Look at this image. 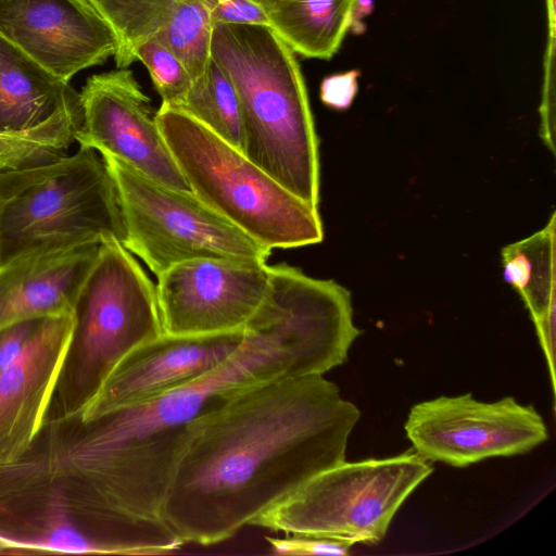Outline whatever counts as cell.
<instances>
[{"instance_id": "6da1fadb", "label": "cell", "mask_w": 556, "mask_h": 556, "mask_svg": "<svg viewBox=\"0 0 556 556\" xmlns=\"http://www.w3.org/2000/svg\"><path fill=\"white\" fill-rule=\"evenodd\" d=\"M359 333L351 301L336 282L271 265L242 343L217 368L147 403L72 418L74 465L91 502L114 518L165 522L176 465L204 417L251 388L324 375L345 362Z\"/></svg>"}, {"instance_id": "7a4b0ae2", "label": "cell", "mask_w": 556, "mask_h": 556, "mask_svg": "<svg viewBox=\"0 0 556 556\" xmlns=\"http://www.w3.org/2000/svg\"><path fill=\"white\" fill-rule=\"evenodd\" d=\"M359 416L319 374L241 392L195 426L175 468L164 521L184 544L230 539L343 463Z\"/></svg>"}, {"instance_id": "3957f363", "label": "cell", "mask_w": 556, "mask_h": 556, "mask_svg": "<svg viewBox=\"0 0 556 556\" xmlns=\"http://www.w3.org/2000/svg\"><path fill=\"white\" fill-rule=\"evenodd\" d=\"M211 58L237 91L242 153L318 208V137L295 53L267 25L213 23Z\"/></svg>"}, {"instance_id": "277c9868", "label": "cell", "mask_w": 556, "mask_h": 556, "mask_svg": "<svg viewBox=\"0 0 556 556\" xmlns=\"http://www.w3.org/2000/svg\"><path fill=\"white\" fill-rule=\"evenodd\" d=\"M162 333L155 285L118 240L102 241L75 300L49 409L80 413L126 354Z\"/></svg>"}, {"instance_id": "5b68a950", "label": "cell", "mask_w": 556, "mask_h": 556, "mask_svg": "<svg viewBox=\"0 0 556 556\" xmlns=\"http://www.w3.org/2000/svg\"><path fill=\"white\" fill-rule=\"evenodd\" d=\"M157 125L190 190L268 250L323 240L318 208L305 203L204 125L161 104Z\"/></svg>"}, {"instance_id": "8992f818", "label": "cell", "mask_w": 556, "mask_h": 556, "mask_svg": "<svg viewBox=\"0 0 556 556\" xmlns=\"http://www.w3.org/2000/svg\"><path fill=\"white\" fill-rule=\"evenodd\" d=\"M121 243L125 227L113 178L102 156L73 154L0 170V265L47 245Z\"/></svg>"}, {"instance_id": "52a82bcc", "label": "cell", "mask_w": 556, "mask_h": 556, "mask_svg": "<svg viewBox=\"0 0 556 556\" xmlns=\"http://www.w3.org/2000/svg\"><path fill=\"white\" fill-rule=\"evenodd\" d=\"M433 468L417 452L343 462L307 480L250 526L355 543L380 542L395 513Z\"/></svg>"}, {"instance_id": "ba28073f", "label": "cell", "mask_w": 556, "mask_h": 556, "mask_svg": "<svg viewBox=\"0 0 556 556\" xmlns=\"http://www.w3.org/2000/svg\"><path fill=\"white\" fill-rule=\"evenodd\" d=\"M101 156L119 201L125 227L122 244L156 277L195 258L267 262L270 250L191 191L169 188L111 155Z\"/></svg>"}, {"instance_id": "9c48e42d", "label": "cell", "mask_w": 556, "mask_h": 556, "mask_svg": "<svg viewBox=\"0 0 556 556\" xmlns=\"http://www.w3.org/2000/svg\"><path fill=\"white\" fill-rule=\"evenodd\" d=\"M404 428L415 452L427 460L454 467L522 454L548 438L541 415L532 406L514 397L484 403L470 393L416 404Z\"/></svg>"}, {"instance_id": "30bf717a", "label": "cell", "mask_w": 556, "mask_h": 556, "mask_svg": "<svg viewBox=\"0 0 556 556\" xmlns=\"http://www.w3.org/2000/svg\"><path fill=\"white\" fill-rule=\"evenodd\" d=\"M80 147L111 155L169 188L191 191L131 71L92 75L79 93Z\"/></svg>"}, {"instance_id": "8fae6325", "label": "cell", "mask_w": 556, "mask_h": 556, "mask_svg": "<svg viewBox=\"0 0 556 556\" xmlns=\"http://www.w3.org/2000/svg\"><path fill=\"white\" fill-rule=\"evenodd\" d=\"M267 262L195 258L157 278L163 333L207 334L241 330L268 287Z\"/></svg>"}, {"instance_id": "7c38bea8", "label": "cell", "mask_w": 556, "mask_h": 556, "mask_svg": "<svg viewBox=\"0 0 556 556\" xmlns=\"http://www.w3.org/2000/svg\"><path fill=\"white\" fill-rule=\"evenodd\" d=\"M0 35L65 83L117 50L113 29L88 0H0Z\"/></svg>"}, {"instance_id": "4fadbf2b", "label": "cell", "mask_w": 556, "mask_h": 556, "mask_svg": "<svg viewBox=\"0 0 556 556\" xmlns=\"http://www.w3.org/2000/svg\"><path fill=\"white\" fill-rule=\"evenodd\" d=\"M243 337L244 328L207 334L162 333L126 354L78 414L85 419L94 418L191 383L228 359Z\"/></svg>"}, {"instance_id": "5bb4252c", "label": "cell", "mask_w": 556, "mask_h": 556, "mask_svg": "<svg viewBox=\"0 0 556 556\" xmlns=\"http://www.w3.org/2000/svg\"><path fill=\"white\" fill-rule=\"evenodd\" d=\"M73 328V314L50 315L0 377V465L28 448L49 410Z\"/></svg>"}, {"instance_id": "9a60e30c", "label": "cell", "mask_w": 556, "mask_h": 556, "mask_svg": "<svg viewBox=\"0 0 556 556\" xmlns=\"http://www.w3.org/2000/svg\"><path fill=\"white\" fill-rule=\"evenodd\" d=\"M99 242L47 245L0 265V328L50 315L73 314Z\"/></svg>"}, {"instance_id": "2e32d148", "label": "cell", "mask_w": 556, "mask_h": 556, "mask_svg": "<svg viewBox=\"0 0 556 556\" xmlns=\"http://www.w3.org/2000/svg\"><path fill=\"white\" fill-rule=\"evenodd\" d=\"M113 29L117 39V68L134 61V47L156 38L186 64L192 79L200 76L211 53L213 22L198 0H88Z\"/></svg>"}, {"instance_id": "e0dca14e", "label": "cell", "mask_w": 556, "mask_h": 556, "mask_svg": "<svg viewBox=\"0 0 556 556\" xmlns=\"http://www.w3.org/2000/svg\"><path fill=\"white\" fill-rule=\"evenodd\" d=\"M79 115V93L0 35V134H24Z\"/></svg>"}, {"instance_id": "ac0fdd59", "label": "cell", "mask_w": 556, "mask_h": 556, "mask_svg": "<svg viewBox=\"0 0 556 556\" xmlns=\"http://www.w3.org/2000/svg\"><path fill=\"white\" fill-rule=\"evenodd\" d=\"M268 26L295 53L329 60L349 31L354 0H254Z\"/></svg>"}, {"instance_id": "d6986e66", "label": "cell", "mask_w": 556, "mask_h": 556, "mask_svg": "<svg viewBox=\"0 0 556 556\" xmlns=\"http://www.w3.org/2000/svg\"><path fill=\"white\" fill-rule=\"evenodd\" d=\"M520 242L529 265L526 283L518 293L534 321L555 389V214L543 229Z\"/></svg>"}, {"instance_id": "ffe728a7", "label": "cell", "mask_w": 556, "mask_h": 556, "mask_svg": "<svg viewBox=\"0 0 556 556\" xmlns=\"http://www.w3.org/2000/svg\"><path fill=\"white\" fill-rule=\"evenodd\" d=\"M175 106L242 152L243 126L237 91L224 70L211 58Z\"/></svg>"}, {"instance_id": "44dd1931", "label": "cell", "mask_w": 556, "mask_h": 556, "mask_svg": "<svg viewBox=\"0 0 556 556\" xmlns=\"http://www.w3.org/2000/svg\"><path fill=\"white\" fill-rule=\"evenodd\" d=\"M80 119L70 116L24 134H0V170L42 163L65 154Z\"/></svg>"}, {"instance_id": "7402d4cb", "label": "cell", "mask_w": 556, "mask_h": 556, "mask_svg": "<svg viewBox=\"0 0 556 556\" xmlns=\"http://www.w3.org/2000/svg\"><path fill=\"white\" fill-rule=\"evenodd\" d=\"M132 61H141L163 104L176 105L191 86L192 77L182 60L156 38L138 42L131 52Z\"/></svg>"}, {"instance_id": "603a6c76", "label": "cell", "mask_w": 556, "mask_h": 556, "mask_svg": "<svg viewBox=\"0 0 556 556\" xmlns=\"http://www.w3.org/2000/svg\"><path fill=\"white\" fill-rule=\"evenodd\" d=\"M275 555H346L352 543L328 538L290 534L287 538H265Z\"/></svg>"}, {"instance_id": "cb8c5ba5", "label": "cell", "mask_w": 556, "mask_h": 556, "mask_svg": "<svg viewBox=\"0 0 556 556\" xmlns=\"http://www.w3.org/2000/svg\"><path fill=\"white\" fill-rule=\"evenodd\" d=\"M213 23L263 24L268 22L254 0H198Z\"/></svg>"}, {"instance_id": "d4e9b609", "label": "cell", "mask_w": 556, "mask_h": 556, "mask_svg": "<svg viewBox=\"0 0 556 556\" xmlns=\"http://www.w3.org/2000/svg\"><path fill=\"white\" fill-rule=\"evenodd\" d=\"M41 318L26 319L0 328V377L29 342Z\"/></svg>"}, {"instance_id": "484cf974", "label": "cell", "mask_w": 556, "mask_h": 556, "mask_svg": "<svg viewBox=\"0 0 556 556\" xmlns=\"http://www.w3.org/2000/svg\"><path fill=\"white\" fill-rule=\"evenodd\" d=\"M359 75L357 70H351L324 78L320 85L321 102L338 111L349 109L358 91Z\"/></svg>"}, {"instance_id": "4316f807", "label": "cell", "mask_w": 556, "mask_h": 556, "mask_svg": "<svg viewBox=\"0 0 556 556\" xmlns=\"http://www.w3.org/2000/svg\"><path fill=\"white\" fill-rule=\"evenodd\" d=\"M372 11L374 0H354L349 30L354 35H362L366 28L363 20Z\"/></svg>"}]
</instances>
